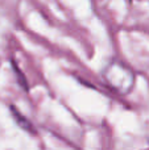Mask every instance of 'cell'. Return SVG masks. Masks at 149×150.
<instances>
[{
    "mask_svg": "<svg viewBox=\"0 0 149 150\" xmlns=\"http://www.w3.org/2000/svg\"><path fill=\"white\" fill-rule=\"evenodd\" d=\"M9 109H11V112H12V115H13V117H15V120H16V122H17L18 125L21 127V129H24V130H26V132H34L33 130V125L31 124V122L26 120V117L24 116L23 113H20V112L17 111V109L15 108V107H9Z\"/></svg>",
    "mask_w": 149,
    "mask_h": 150,
    "instance_id": "cell-2",
    "label": "cell"
},
{
    "mask_svg": "<svg viewBox=\"0 0 149 150\" xmlns=\"http://www.w3.org/2000/svg\"><path fill=\"white\" fill-rule=\"evenodd\" d=\"M103 79L107 86L119 95H127L135 87L136 76L131 66L121 61H112L106 66L103 71Z\"/></svg>",
    "mask_w": 149,
    "mask_h": 150,
    "instance_id": "cell-1",
    "label": "cell"
}]
</instances>
